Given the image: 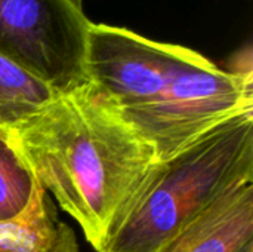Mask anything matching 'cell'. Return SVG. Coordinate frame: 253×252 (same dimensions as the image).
<instances>
[{"label": "cell", "mask_w": 253, "mask_h": 252, "mask_svg": "<svg viewBox=\"0 0 253 252\" xmlns=\"http://www.w3.org/2000/svg\"><path fill=\"white\" fill-rule=\"evenodd\" d=\"M0 252H80L74 230L59 220L56 205L39 186L16 218L0 223Z\"/></svg>", "instance_id": "52a82bcc"}, {"label": "cell", "mask_w": 253, "mask_h": 252, "mask_svg": "<svg viewBox=\"0 0 253 252\" xmlns=\"http://www.w3.org/2000/svg\"><path fill=\"white\" fill-rule=\"evenodd\" d=\"M56 94L46 83L0 55V129H10L31 117Z\"/></svg>", "instance_id": "ba28073f"}, {"label": "cell", "mask_w": 253, "mask_h": 252, "mask_svg": "<svg viewBox=\"0 0 253 252\" xmlns=\"http://www.w3.org/2000/svg\"><path fill=\"white\" fill-rule=\"evenodd\" d=\"M182 48L150 40L123 27L90 22L86 77L122 113L136 110L162 95Z\"/></svg>", "instance_id": "5b68a950"}, {"label": "cell", "mask_w": 253, "mask_h": 252, "mask_svg": "<svg viewBox=\"0 0 253 252\" xmlns=\"http://www.w3.org/2000/svg\"><path fill=\"white\" fill-rule=\"evenodd\" d=\"M253 241V183L236 189L156 252H237Z\"/></svg>", "instance_id": "8992f818"}, {"label": "cell", "mask_w": 253, "mask_h": 252, "mask_svg": "<svg viewBox=\"0 0 253 252\" xmlns=\"http://www.w3.org/2000/svg\"><path fill=\"white\" fill-rule=\"evenodd\" d=\"M237 252H253V241L249 242V244H246L243 248H240Z\"/></svg>", "instance_id": "30bf717a"}, {"label": "cell", "mask_w": 253, "mask_h": 252, "mask_svg": "<svg viewBox=\"0 0 253 252\" xmlns=\"http://www.w3.org/2000/svg\"><path fill=\"white\" fill-rule=\"evenodd\" d=\"M253 183V113L157 162L101 252H156L227 193Z\"/></svg>", "instance_id": "7a4b0ae2"}, {"label": "cell", "mask_w": 253, "mask_h": 252, "mask_svg": "<svg viewBox=\"0 0 253 252\" xmlns=\"http://www.w3.org/2000/svg\"><path fill=\"white\" fill-rule=\"evenodd\" d=\"M36 181L104 250L159 159L120 108L90 82L56 94L6 129Z\"/></svg>", "instance_id": "6da1fadb"}, {"label": "cell", "mask_w": 253, "mask_h": 252, "mask_svg": "<svg viewBox=\"0 0 253 252\" xmlns=\"http://www.w3.org/2000/svg\"><path fill=\"white\" fill-rule=\"evenodd\" d=\"M37 181L13 147L7 131L0 129V223L19 217L31 202Z\"/></svg>", "instance_id": "9c48e42d"}, {"label": "cell", "mask_w": 253, "mask_h": 252, "mask_svg": "<svg viewBox=\"0 0 253 252\" xmlns=\"http://www.w3.org/2000/svg\"><path fill=\"white\" fill-rule=\"evenodd\" d=\"M90 21L77 0H0V55L55 92L87 83Z\"/></svg>", "instance_id": "277c9868"}, {"label": "cell", "mask_w": 253, "mask_h": 252, "mask_svg": "<svg viewBox=\"0 0 253 252\" xmlns=\"http://www.w3.org/2000/svg\"><path fill=\"white\" fill-rule=\"evenodd\" d=\"M246 113H253L252 71L222 70L184 46L162 95L123 116L162 162Z\"/></svg>", "instance_id": "3957f363"}]
</instances>
